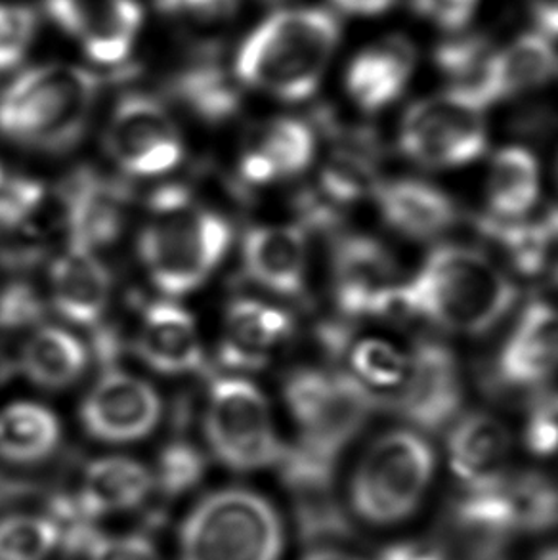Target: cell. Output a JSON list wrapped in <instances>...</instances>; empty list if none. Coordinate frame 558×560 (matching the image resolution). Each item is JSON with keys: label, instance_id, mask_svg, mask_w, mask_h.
I'll return each mask as SVG.
<instances>
[{"label": "cell", "instance_id": "obj_1", "mask_svg": "<svg viewBox=\"0 0 558 560\" xmlns=\"http://www.w3.org/2000/svg\"><path fill=\"white\" fill-rule=\"evenodd\" d=\"M516 301V283L490 255L445 243L402 280L394 308L445 334L476 337L496 329Z\"/></svg>", "mask_w": 558, "mask_h": 560}, {"label": "cell", "instance_id": "obj_2", "mask_svg": "<svg viewBox=\"0 0 558 560\" xmlns=\"http://www.w3.org/2000/svg\"><path fill=\"white\" fill-rule=\"evenodd\" d=\"M339 38V22L327 10H281L245 38L235 73L242 83L283 102H304L322 83Z\"/></svg>", "mask_w": 558, "mask_h": 560}, {"label": "cell", "instance_id": "obj_3", "mask_svg": "<svg viewBox=\"0 0 558 560\" xmlns=\"http://www.w3.org/2000/svg\"><path fill=\"white\" fill-rule=\"evenodd\" d=\"M230 242L232 228L224 217L171 186L151 197V219L138 240V253L159 291L181 296L209 280L226 257Z\"/></svg>", "mask_w": 558, "mask_h": 560}, {"label": "cell", "instance_id": "obj_4", "mask_svg": "<svg viewBox=\"0 0 558 560\" xmlns=\"http://www.w3.org/2000/svg\"><path fill=\"white\" fill-rule=\"evenodd\" d=\"M98 94L86 69H30L0 94V135L40 152H66L83 138Z\"/></svg>", "mask_w": 558, "mask_h": 560}, {"label": "cell", "instance_id": "obj_5", "mask_svg": "<svg viewBox=\"0 0 558 560\" xmlns=\"http://www.w3.org/2000/svg\"><path fill=\"white\" fill-rule=\"evenodd\" d=\"M437 475V454L425 434L393 429L371 440L356 463L348 498L362 523L393 528L416 515Z\"/></svg>", "mask_w": 558, "mask_h": 560}, {"label": "cell", "instance_id": "obj_6", "mask_svg": "<svg viewBox=\"0 0 558 560\" xmlns=\"http://www.w3.org/2000/svg\"><path fill=\"white\" fill-rule=\"evenodd\" d=\"M283 524L263 495L228 488L199 501L186 518L181 560H279Z\"/></svg>", "mask_w": 558, "mask_h": 560}, {"label": "cell", "instance_id": "obj_7", "mask_svg": "<svg viewBox=\"0 0 558 560\" xmlns=\"http://www.w3.org/2000/svg\"><path fill=\"white\" fill-rule=\"evenodd\" d=\"M286 404L302 432V450L333 463L381 409L377 393L348 372L304 368L286 381Z\"/></svg>", "mask_w": 558, "mask_h": 560}, {"label": "cell", "instance_id": "obj_8", "mask_svg": "<svg viewBox=\"0 0 558 560\" xmlns=\"http://www.w3.org/2000/svg\"><path fill=\"white\" fill-rule=\"evenodd\" d=\"M486 109L483 100L463 89L419 100L402 117V155L430 171L467 167L488 150Z\"/></svg>", "mask_w": 558, "mask_h": 560}, {"label": "cell", "instance_id": "obj_9", "mask_svg": "<svg viewBox=\"0 0 558 560\" xmlns=\"http://www.w3.org/2000/svg\"><path fill=\"white\" fill-rule=\"evenodd\" d=\"M204 424L212 454L230 469H265L279 463L286 452L265 394L247 378L212 383Z\"/></svg>", "mask_w": 558, "mask_h": 560}, {"label": "cell", "instance_id": "obj_10", "mask_svg": "<svg viewBox=\"0 0 558 560\" xmlns=\"http://www.w3.org/2000/svg\"><path fill=\"white\" fill-rule=\"evenodd\" d=\"M408 372L383 404L421 432H438L461 416L465 381L460 360L445 342L422 337L408 352Z\"/></svg>", "mask_w": 558, "mask_h": 560}, {"label": "cell", "instance_id": "obj_11", "mask_svg": "<svg viewBox=\"0 0 558 560\" xmlns=\"http://www.w3.org/2000/svg\"><path fill=\"white\" fill-rule=\"evenodd\" d=\"M106 148L123 173L138 178L166 175L184 158V142L173 117L146 94L119 100L107 125Z\"/></svg>", "mask_w": 558, "mask_h": 560}, {"label": "cell", "instance_id": "obj_12", "mask_svg": "<svg viewBox=\"0 0 558 560\" xmlns=\"http://www.w3.org/2000/svg\"><path fill=\"white\" fill-rule=\"evenodd\" d=\"M333 295L348 318L394 311L400 268L383 243L365 234L342 235L333 247Z\"/></svg>", "mask_w": 558, "mask_h": 560}, {"label": "cell", "instance_id": "obj_13", "mask_svg": "<svg viewBox=\"0 0 558 560\" xmlns=\"http://www.w3.org/2000/svg\"><path fill=\"white\" fill-rule=\"evenodd\" d=\"M161 398L153 386L125 372H106L81 404V421L92 439L129 444L153 432Z\"/></svg>", "mask_w": 558, "mask_h": 560}, {"label": "cell", "instance_id": "obj_14", "mask_svg": "<svg viewBox=\"0 0 558 560\" xmlns=\"http://www.w3.org/2000/svg\"><path fill=\"white\" fill-rule=\"evenodd\" d=\"M461 516L478 530H537L557 521L558 490L537 472L507 475L490 490L468 493Z\"/></svg>", "mask_w": 558, "mask_h": 560}, {"label": "cell", "instance_id": "obj_15", "mask_svg": "<svg viewBox=\"0 0 558 560\" xmlns=\"http://www.w3.org/2000/svg\"><path fill=\"white\" fill-rule=\"evenodd\" d=\"M46 14L83 43L96 63L115 66L129 58L142 23L135 0H45Z\"/></svg>", "mask_w": 558, "mask_h": 560}, {"label": "cell", "instance_id": "obj_16", "mask_svg": "<svg viewBox=\"0 0 558 560\" xmlns=\"http://www.w3.org/2000/svg\"><path fill=\"white\" fill-rule=\"evenodd\" d=\"M447 463L468 493L484 492L509 475L513 434L488 411L461 413L447 432Z\"/></svg>", "mask_w": 558, "mask_h": 560}, {"label": "cell", "instance_id": "obj_17", "mask_svg": "<svg viewBox=\"0 0 558 560\" xmlns=\"http://www.w3.org/2000/svg\"><path fill=\"white\" fill-rule=\"evenodd\" d=\"M499 386L524 390L558 373V306L532 303L522 312L496 360Z\"/></svg>", "mask_w": 558, "mask_h": 560}, {"label": "cell", "instance_id": "obj_18", "mask_svg": "<svg viewBox=\"0 0 558 560\" xmlns=\"http://www.w3.org/2000/svg\"><path fill=\"white\" fill-rule=\"evenodd\" d=\"M371 197L386 226L414 242H432L460 222L452 197L419 178L381 180Z\"/></svg>", "mask_w": 558, "mask_h": 560}, {"label": "cell", "instance_id": "obj_19", "mask_svg": "<svg viewBox=\"0 0 558 560\" xmlns=\"http://www.w3.org/2000/svg\"><path fill=\"white\" fill-rule=\"evenodd\" d=\"M302 226L251 228L243 240V268L249 280L281 296L301 295L306 285L309 247Z\"/></svg>", "mask_w": 558, "mask_h": 560}, {"label": "cell", "instance_id": "obj_20", "mask_svg": "<svg viewBox=\"0 0 558 560\" xmlns=\"http://www.w3.org/2000/svg\"><path fill=\"white\" fill-rule=\"evenodd\" d=\"M416 69V46L404 37H386L363 48L348 66V96L365 114L393 106Z\"/></svg>", "mask_w": 558, "mask_h": 560}, {"label": "cell", "instance_id": "obj_21", "mask_svg": "<svg viewBox=\"0 0 558 560\" xmlns=\"http://www.w3.org/2000/svg\"><path fill=\"white\" fill-rule=\"evenodd\" d=\"M316 158V135L306 122L281 117L266 122L243 150L240 173L245 183L266 186L301 175Z\"/></svg>", "mask_w": 558, "mask_h": 560}, {"label": "cell", "instance_id": "obj_22", "mask_svg": "<svg viewBox=\"0 0 558 560\" xmlns=\"http://www.w3.org/2000/svg\"><path fill=\"white\" fill-rule=\"evenodd\" d=\"M127 194L92 171L77 173L63 191L69 243L84 249L106 247L121 234Z\"/></svg>", "mask_w": 558, "mask_h": 560}, {"label": "cell", "instance_id": "obj_23", "mask_svg": "<svg viewBox=\"0 0 558 560\" xmlns=\"http://www.w3.org/2000/svg\"><path fill=\"white\" fill-rule=\"evenodd\" d=\"M112 296V276L96 250L69 243L50 266L54 308L77 326H96Z\"/></svg>", "mask_w": 558, "mask_h": 560}, {"label": "cell", "instance_id": "obj_24", "mask_svg": "<svg viewBox=\"0 0 558 560\" xmlns=\"http://www.w3.org/2000/svg\"><path fill=\"white\" fill-rule=\"evenodd\" d=\"M137 350L151 370L165 375H186L204 368L196 322L178 304L168 301L150 304L143 312Z\"/></svg>", "mask_w": 558, "mask_h": 560}, {"label": "cell", "instance_id": "obj_25", "mask_svg": "<svg viewBox=\"0 0 558 560\" xmlns=\"http://www.w3.org/2000/svg\"><path fill=\"white\" fill-rule=\"evenodd\" d=\"M557 52L542 33H528L491 54L476 96L490 107L496 102L537 91L551 81Z\"/></svg>", "mask_w": 558, "mask_h": 560}, {"label": "cell", "instance_id": "obj_26", "mask_svg": "<svg viewBox=\"0 0 558 560\" xmlns=\"http://www.w3.org/2000/svg\"><path fill=\"white\" fill-rule=\"evenodd\" d=\"M337 145L319 175V196L337 209L362 201L381 183V142L368 127L337 130Z\"/></svg>", "mask_w": 558, "mask_h": 560}, {"label": "cell", "instance_id": "obj_27", "mask_svg": "<svg viewBox=\"0 0 558 560\" xmlns=\"http://www.w3.org/2000/svg\"><path fill=\"white\" fill-rule=\"evenodd\" d=\"M293 324L286 311L255 301L237 299L228 306L226 337L220 349L224 364L235 370H258L268 354L291 335Z\"/></svg>", "mask_w": 558, "mask_h": 560}, {"label": "cell", "instance_id": "obj_28", "mask_svg": "<svg viewBox=\"0 0 558 560\" xmlns=\"http://www.w3.org/2000/svg\"><path fill=\"white\" fill-rule=\"evenodd\" d=\"M153 475L129 457H102L84 470L79 508L89 518L135 509L150 495Z\"/></svg>", "mask_w": 558, "mask_h": 560}, {"label": "cell", "instance_id": "obj_29", "mask_svg": "<svg viewBox=\"0 0 558 560\" xmlns=\"http://www.w3.org/2000/svg\"><path fill=\"white\" fill-rule=\"evenodd\" d=\"M542 194V173L534 153L522 145H507L491 160L486 201L488 217L496 220L526 219Z\"/></svg>", "mask_w": 558, "mask_h": 560}, {"label": "cell", "instance_id": "obj_30", "mask_svg": "<svg viewBox=\"0 0 558 560\" xmlns=\"http://www.w3.org/2000/svg\"><path fill=\"white\" fill-rule=\"evenodd\" d=\"M478 228L524 276L549 270L558 257V207L536 219L496 220L483 214Z\"/></svg>", "mask_w": 558, "mask_h": 560}, {"label": "cell", "instance_id": "obj_31", "mask_svg": "<svg viewBox=\"0 0 558 560\" xmlns=\"http://www.w3.org/2000/svg\"><path fill=\"white\" fill-rule=\"evenodd\" d=\"M86 349L75 335L61 327H37L20 352V370L35 385L66 388L86 370Z\"/></svg>", "mask_w": 558, "mask_h": 560}, {"label": "cell", "instance_id": "obj_32", "mask_svg": "<svg viewBox=\"0 0 558 560\" xmlns=\"http://www.w3.org/2000/svg\"><path fill=\"white\" fill-rule=\"evenodd\" d=\"M61 431L50 409L33 401H14L0 409V457L37 463L56 452Z\"/></svg>", "mask_w": 558, "mask_h": 560}, {"label": "cell", "instance_id": "obj_33", "mask_svg": "<svg viewBox=\"0 0 558 560\" xmlns=\"http://www.w3.org/2000/svg\"><path fill=\"white\" fill-rule=\"evenodd\" d=\"M174 94L182 104L207 122L228 121L240 109V92L224 71L201 66L182 73L174 81Z\"/></svg>", "mask_w": 558, "mask_h": 560}, {"label": "cell", "instance_id": "obj_34", "mask_svg": "<svg viewBox=\"0 0 558 560\" xmlns=\"http://www.w3.org/2000/svg\"><path fill=\"white\" fill-rule=\"evenodd\" d=\"M348 350L350 375L375 393V388L396 390L408 372V352H402L396 345L379 337H365L356 341Z\"/></svg>", "mask_w": 558, "mask_h": 560}, {"label": "cell", "instance_id": "obj_35", "mask_svg": "<svg viewBox=\"0 0 558 560\" xmlns=\"http://www.w3.org/2000/svg\"><path fill=\"white\" fill-rule=\"evenodd\" d=\"M58 544L60 532L46 516L0 518V560H46Z\"/></svg>", "mask_w": 558, "mask_h": 560}, {"label": "cell", "instance_id": "obj_36", "mask_svg": "<svg viewBox=\"0 0 558 560\" xmlns=\"http://www.w3.org/2000/svg\"><path fill=\"white\" fill-rule=\"evenodd\" d=\"M491 54L486 38H455L438 46L437 66L452 81V89H463L476 96V89L483 81Z\"/></svg>", "mask_w": 558, "mask_h": 560}, {"label": "cell", "instance_id": "obj_37", "mask_svg": "<svg viewBox=\"0 0 558 560\" xmlns=\"http://www.w3.org/2000/svg\"><path fill=\"white\" fill-rule=\"evenodd\" d=\"M205 470L204 455L188 442H174L161 452L158 463V482L165 495H181L201 480Z\"/></svg>", "mask_w": 558, "mask_h": 560}, {"label": "cell", "instance_id": "obj_38", "mask_svg": "<svg viewBox=\"0 0 558 560\" xmlns=\"http://www.w3.org/2000/svg\"><path fill=\"white\" fill-rule=\"evenodd\" d=\"M45 201V186L25 178H4L0 184V230H15L27 224Z\"/></svg>", "mask_w": 558, "mask_h": 560}, {"label": "cell", "instance_id": "obj_39", "mask_svg": "<svg viewBox=\"0 0 558 560\" xmlns=\"http://www.w3.org/2000/svg\"><path fill=\"white\" fill-rule=\"evenodd\" d=\"M37 18L30 8L0 4V71L18 66L35 37Z\"/></svg>", "mask_w": 558, "mask_h": 560}, {"label": "cell", "instance_id": "obj_40", "mask_svg": "<svg viewBox=\"0 0 558 560\" xmlns=\"http://www.w3.org/2000/svg\"><path fill=\"white\" fill-rule=\"evenodd\" d=\"M43 314V301L27 283H12L0 293V331L37 326Z\"/></svg>", "mask_w": 558, "mask_h": 560}, {"label": "cell", "instance_id": "obj_41", "mask_svg": "<svg viewBox=\"0 0 558 560\" xmlns=\"http://www.w3.org/2000/svg\"><path fill=\"white\" fill-rule=\"evenodd\" d=\"M159 8L171 18L197 27L226 23L234 15L237 0H158Z\"/></svg>", "mask_w": 558, "mask_h": 560}, {"label": "cell", "instance_id": "obj_42", "mask_svg": "<svg viewBox=\"0 0 558 560\" xmlns=\"http://www.w3.org/2000/svg\"><path fill=\"white\" fill-rule=\"evenodd\" d=\"M86 553L89 560H163L153 544L140 536L96 538Z\"/></svg>", "mask_w": 558, "mask_h": 560}, {"label": "cell", "instance_id": "obj_43", "mask_svg": "<svg viewBox=\"0 0 558 560\" xmlns=\"http://www.w3.org/2000/svg\"><path fill=\"white\" fill-rule=\"evenodd\" d=\"M478 0H414L417 14L445 31H461L475 14Z\"/></svg>", "mask_w": 558, "mask_h": 560}, {"label": "cell", "instance_id": "obj_44", "mask_svg": "<svg viewBox=\"0 0 558 560\" xmlns=\"http://www.w3.org/2000/svg\"><path fill=\"white\" fill-rule=\"evenodd\" d=\"M381 560H445L444 555L430 544H404L386 549Z\"/></svg>", "mask_w": 558, "mask_h": 560}, {"label": "cell", "instance_id": "obj_45", "mask_svg": "<svg viewBox=\"0 0 558 560\" xmlns=\"http://www.w3.org/2000/svg\"><path fill=\"white\" fill-rule=\"evenodd\" d=\"M532 15L545 35L558 37V0H528Z\"/></svg>", "mask_w": 558, "mask_h": 560}, {"label": "cell", "instance_id": "obj_46", "mask_svg": "<svg viewBox=\"0 0 558 560\" xmlns=\"http://www.w3.org/2000/svg\"><path fill=\"white\" fill-rule=\"evenodd\" d=\"M337 7L352 15H379L391 10L396 0H333Z\"/></svg>", "mask_w": 558, "mask_h": 560}, {"label": "cell", "instance_id": "obj_47", "mask_svg": "<svg viewBox=\"0 0 558 560\" xmlns=\"http://www.w3.org/2000/svg\"><path fill=\"white\" fill-rule=\"evenodd\" d=\"M304 560H363L358 559L354 555L342 553V551H335V549H317L314 553H310Z\"/></svg>", "mask_w": 558, "mask_h": 560}, {"label": "cell", "instance_id": "obj_48", "mask_svg": "<svg viewBox=\"0 0 558 560\" xmlns=\"http://www.w3.org/2000/svg\"><path fill=\"white\" fill-rule=\"evenodd\" d=\"M536 560H558V544L544 549L542 553L537 555Z\"/></svg>", "mask_w": 558, "mask_h": 560}, {"label": "cell", "instance_id": "obj_49", "mask_svg": "<svg viewBox=\"0 0 558 560\" xmlns=\"http://www.w3.org/2000/svg\"><path fill=\"white\" fill-rule=\"evenodd\" d=\"M549 273H551L553 285L558 289V257L555 262H553L551 268H549Z\"/></svg>", "mask_w": 558, "mask_h": 560}, {"label": "cell", "instance_id": "obj_50", "mask_svg": "<svg viewBox=\"0 0 558 560\" xmlns=\"http://www.w3.org/2000/svg\"><path fill=\"white\" fill-rule=\"evenodd\" d=\"M4 180V168H2V163H0V184Z\"/></svg>", "mask_w": 558, "mask_h": 560}]
</instances>
